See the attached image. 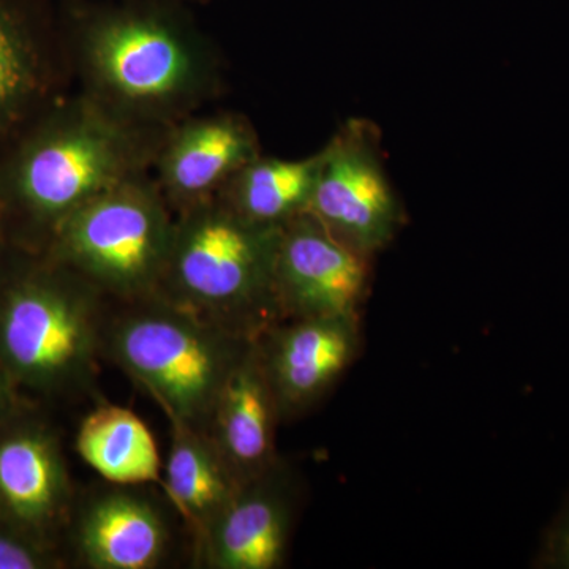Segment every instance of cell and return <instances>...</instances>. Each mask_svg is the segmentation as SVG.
Listing matches in <instances>:
<instances>
[{"instance_id":"7c38bea8","label":"cell","mask_w":569,"mask_h":569,"mask_svg":"<svg viewBox=\"0 0 569 569\" xmlns=\"http://www.w3.org/2000/svg\"><path fill=\"white\" fill-rule=\"evenodd\" d=\"M261 156L252 123L233 112L187 119L157 152V186L174 213L211 200Z\"/></svg>"},{"instance_id":"52a82bcc","label":"cell","mask_w":569,"mask_h":569,"mask_svg":"<svg viewBox=\"0 0 569 569\" xmlns=\"http://www.w3.org/2000/svg\"><path fill=\"white\" fill-rule=\"evenodd\" d=\"M356 252L373 258L407 223V209L389 178L381 130L351 118L320 151L309 211Z\"/></svg>"},{"instance_id":"9a60e30c","label":"cell","mask_w":569,"mask_h":569,"mask_svg":"<svg viewBox=\"0 0 569 569\" xmlns=\"http://www.w3.org/2000/svg\"><path fill=\"white\" fill-rule=\"evenodd\" d=\"M51 51L18 0H0V149L47 110Z\"/></svg>"},{"instance_id":"5bb4252c","label":"cell","mask_w":569,"mask_h":569,"mask_svg":"<svg viewBox=\"0 0 569 569\" xmlns=\"http://www.w3.org/2000/svg\"><path fill=\"white\" fill-rule=\"evenodd\" d=\"M279 407L260 342L254 339L224 381L206 430L239 486L261 477L279 462Z\"/></svg>"},{"instance_id":"7402d4cb","label":"cell","mask_w":569,"mask_h":569,"mask_svg":"<svg viewBox=\"0 0 569 569\" xmlns=\"http://www.w3.org/2000/svg\"><path fill=\"white\" fill-rule=\"evenodd\" d=\"M3 216H6V211H3V206L0 203V224H2Z\"/></svg>"},{"instance_id":"2e32d148","label":"cell","mask_w":569,"mask_h":569,"mask_svg":"<svg viewBox=\"0 0 569 569\" xmlns=\"http://www.w3.org/2000/svg\"><path fill=\"white\" fill-rule=\"evenodd\" d=\"M170 429L162 488L186 523L194 552L230 503L239 482L208 432L179 421H170Z\"/></svg>"},{"instance_id":"30bf717a","label":"cell","mask_w":569,"mask_h":569,"mask_svg":"<svg viewBox=\"0 0 569 569\" xmlns=\"http://www.w3.org/2000/svg\"><path fill=\"white\" fill-rule=\"evenodd\" d=\"M298 481L282 459L244 482L216 519L193 563L208 569H279L287 561L298 512Z\"/></svg>"},{"instance_id":"ba28073f","label":"cell","mask_w":569,"mask_h":569,"mask_svg":"<svg viewBox=\"0 0 569 569\" xmlns=\"http://www.w3.org/2000/svg\"><path fill=\"white\" fill-rule=\"evenodd\" d=\"M370 261L310 212L284 223L276 263L282 321L359 317L369 291Z\"/></svg>"},{"instance_id":"277c9868","label":"cell","mask_w":569,"mask_h":569,"mask_svg":"<svg viewBox=\"0 0 569 569\" xmlns=\"http://www.w3.org/2000/svg\"><path fill=\"white\" fill-rule=\"evenodd\" d=\"M253 340L152 296L107 317L103 358L151 397L168 421L206 432L224 381Z\"/></svg>"},{"instance_id":"ffe728a7","label":"cell","mask_w":569,"mask_h":569,"mask_svg":"<svg viewBox=\"0 0 569 569\" xmlns=\"http://www.w3.org/2000/svg\"><path fill=\"white\" fill-rule=\"evenodd\" d=\"M535 567L569 569V493L559 515L542 537Z\"/></svg>"},{"instance_id":"d6986e66","label":"cell","mask_w":569,"mask_h":569,"mask_svg":"<svg viewBox=\"0 0 569 569\" xmlns=\"http://www.w3.org/2000/svg\"><path fill=\"white\" fill-rule=\"evenodd\" d=\"M62 563L51 539L0 518V569H48Z\"/></svg>"},{"instance_id":"ac0fdd59","label":"cell","mask_w":569,"mask_h":569,"mask_svg":"<svg viewBox=\"0 0 569 569\" xmlns=\"http://www.w3.org/2000/svg\"><path fill=\"white\" fill-rule=\"evenodd\" d=\"M320 170V151L307 159L257 157L224 187L220 197L250 222L283 227L309 211Z\"/></svg>"},{"instance_id":"8992f818","label":"cell","mask_w":569,"mask_h":569,"mask_svg":"<svg viewBox=\"0 0 569 569\" xmlns=\"http://www.w3.org/2000/svg\"><path fill=\"white\" fill-rule=\"evenodd\" d=\"M173 212L146 176L119 183L58 224L52 261L121 305L152 298L170 257Z\"/></svg>"},{"instance_id":"3957f363","label":"cell","mask_w":569,"mask_h":569,"mask_svg":"<svg viewBox=\"0 0 569 569\" xmlns=\"http://www.w3.org/2000/svg\"><path fill=\"white\" fill-rule=\"evenodd\" d=\"M89 96L130 121H174L213 91L216 66L200 37L167 17L122 10L97 17L78 43Z\"/></svg>"},{"instance_id":"44dd1931","label":"cell","mask_w":569,"mask_h":569,"mask_svg":"<svg viewBox=\"0 0 569 569\" xmlns=\"http://www.w3.org/2000/svg\"><path fill=\"white\" fill-rule=\"evenodd\" d=\"M17 383L7 369L6 362L0 358V429L9 425L14 415L13 385Z\"/></svg>"},{"instance_id":"8fae6325","label":"cell","mask_w":569,"mask_h":569,"mask_svg":"<svg viewBox=\"0 0 569 569\" xmlns=\"http://www.w3.org/2000/svg\"><path fill=\"white\" fill-rule=\"evenodd\" d=\"M282 422L302 417L353 365L359 317L282 321L258 337Z\"/></svg>"},{"instance_id":"7a4b0ae2","label":"cell","mask_w":569,"mask_h":569,"mask_svg":"<svg viewBox=\"0 0 569 569\" xmlns=\"http://www.w3.org/2000/svg\"><path fill=\"white\" fill-rule=\"evenodd\" d=\"M282 227L250 222L222 197L176 213L160 291L167 301L247 339L282 323L276 263Z\"/></svg>"},{"instance_id":"9c48e42d","label":"cell","mask_w":569,"mask_h":569,"mask_svg":"<svg viewBox=\"0 0 569 569\" xmlns=\"http://www.w3.org/2000/svg\"><path fill=\"white\" fill-rule=\"evenodd\" d=\"M149 486L108 482L74 501L67 533L86 569H156L173 549V527Z\"/></svg>"},{"instance_id":"4fadbf2b","label":"cell","mask_w":569,"mask_h":569,"mask_svg":"<svg viewBox=\"0 0 569 569\" xmlns=\"http://www.w3.org/2000/svg\"><path fill=\"white\" fill-rule=\"evenodd\" d=\"M74 498L58 438L40 426L0 432V518L47 539L67 529Z\"/></svg>"},{"instance_id":"6da1fadb","label":"cell","mask_w":569,"mask_h":569,"mask_svg":"<svg viewBox=\"0 0 569 569\" xmlns=\"http://www.w3.org/2000/svg\"><path fill=\"white\" fill-rule=\"evenodd\" d=\"M156 127L130 121L91 96L47 108L3 149L0 203L52 231L71 212L144 176Z\"/></svg>"},{"instance_id":"e0dca14e","label":"cell","mask_w":569,"mask_h":569,"mask_svg":"<svg viewBox=\"0 0 569 569\" xmlns=\"http://www.w3.org/2000/svg\"><path fill=\"white\" fill-rule=\"evenodd\" d=\"M77 451L112 485H163L156 438L129 408L99 403L89 411L78 427Z\"/></svg>"},{"instance_id":"5b68a950","label":"cell","mask_w":569,"mask_h":569,"mask_svg":"<svg viewBox=\"0 0 569 569\" xmlns=\"http://www.w3.org/2000/svg\"><path fill=\"white\" fill-rule=\"evenodd\" d=\"M104 296L52 261L18 277L0 295V358L18 383L47 395L97 391Z\"/></svg>"}]
</instances>
